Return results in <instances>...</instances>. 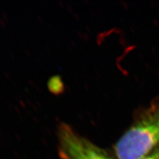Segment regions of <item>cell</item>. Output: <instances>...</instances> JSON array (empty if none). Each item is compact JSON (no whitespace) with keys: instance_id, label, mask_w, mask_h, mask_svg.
<instances>
[{"instance_id":"cell-1","label":"cell","mask_w":159,"mask_h":159,"mask_svg":"<svg viewBox=\"0 0 159 159\" xmlns=\"http://www.w3.org/2000/svg\"><path fill=\"white\" fill-rule=\"evenodd\" d=\"M159 145V96L139 110L113 147L117 159H140Z\"/></svg>"},{"instance_id":"cell-4","label":"cell","mask_w":159,"mask_h":159,"mask_svg":"<svg viewBox=\"0 0 159 159\" xmlns=\"http://www.w3.org/2000/svg\"><path fill=\"white\" fill-rule=\"evenodd\" d=\"M140 159H159V145Z\"/></svg>"},{"instance_id":"cell-3","label":"cell","mask_w":159,"mask_h":159,"mask_svg":"<svg viewBox=\"0 0 159 159\" xmlns=\"http://www.w3.org/2000/svg\"><path fill=\"white\" fill-rule=\"evenodd\" d=\"M48 86L50 91L53 93H61L64 90V84L59 76H54L50 79L48 83Z\"/></svg>"},{"instance_id":"cell-2","label":"cell","mask_w":159,"mask_h":159,"mask_svg":"<svg viewBox=\"0 0 159 159\" xmlns=\"http://www.w3.org/2000/svg\"><path fill=\"white\" fill-rule=\"evenodd\" d=\"M61 159H117L115 155L81 136L66 123L58 128Z\"/></svg>"}]
</instances>
